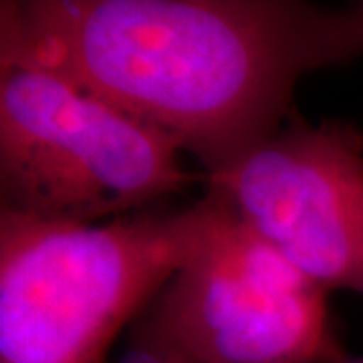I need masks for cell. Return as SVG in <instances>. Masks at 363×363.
Wrapping results in <instances>:
<instances>
[{
	"label": "cell",
	"instance_id": "3",
	"mask_svg": "<svg viewBox=\"0 0 363 363\" xmlns=\"http://www.w3.org/2000/svg\"><path fill=\"white\" fill-rule=\"evenodd\" d=\"M164 133L0 49V210L93 224L206 182Z\"/></svg>",
	"mask_w": 363,
	"mask_h": 363
},
{
	"label": "cell",
	"instance_id": "1",
	"mask_svg": "<svg viewBox=\"0 0 363 363\" xmlns=\"http://www.w3.org/2000/svg\"><path fill=\"white\" fill-rule=\"evenodd\" d=\"M0 49L230 166L283 128L325 67L323 9L297 0H2Z\"/></svg>",
	"mask_w": 363,
	"mask_h": 363
},
{
	"label": "cell",
	"instance_id": "2",
	"mask_svg": "<svg viewBox=\"0 0 363 363\" xmlns=\"http://www.w3.org/2000/svg\"><path fill=\"white\" fill-rule=\"evenodd\" d=\"M226 214L194 206L104 226L0 210V363H105L119 331L182 271Z\"/></svg>",
	"mask_w": 363,
	"mask_h": 363
},
{
	"label": "cell",
	"instance_id": "5",
	"mask_svg": "<svg viewBox=\"0 0 363 363\" xmlns=\"http://www.w3.org/2000/svg\"><path fill=\"white\" fill-rule=\"evenodd\" d=\"M206 176V192L305 279L363 297V135L297 109L267 142Z\"/></svg>",
	"mask_w": 363,
	"mask_h": 363
},
{
	"label": "cell",
	"instance_id": "7",
	"mask_svg": "<svg viewBox=\"0 0 363 363\" xmlns=\"http://www.w3.org/2000/svg\"><path fill=\"white\" fill-rule=\"evenodd\" d=\"M350 363H363V359H359V362H350Z\"/></svg>",
	"mask_w": 363,
	"mask_h": 363
},
{
	"label": "cell",
	"instance_id": "4",
	"mask_svg": "<svg viewBox=\"0 0 363 363\" xmlns=\"http://www.w3.org/2000/svg\"><path fill=\"white\" fill-rule=\"evenodd\" d=\"M327 291L226 214L135 319L121 363H350Z\"/></svg>",
	"mask_w": 363,
	"mask_h": 363
},
{
	"label": "cell",
	"instance_id": "6",
	"mask_svg": "<svg viewBox=\"0 0 363 363\" xmlns=\"http://www.w3.org/2000/svg\"><path fill=\"white\" fill-rule=\"evenodd\" d=\"M325 67L363 57V0L343 9H323Z\"/></svg>",
	"mask_w": 363,
	"mask_h": 363
}]
</instances>
